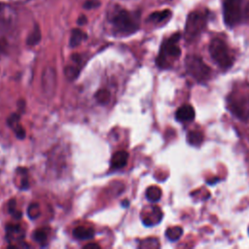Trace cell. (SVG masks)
Wrapping results in <instances>:
<instances>
[{"label": "cell", "mask_w": 249, "mask_h": 249, "mask_svg": "<svg viewBox=\"0 0 249 249\" xmlns=\"http://www.w3.org/2000/svg\"><path fill=\"white\" fill-rule=\"evenodd\" d=\"M183 233V229L179 226L170 227L165 231V235L170 241H176L178 240Z\"/></svg>", "instance_id": "20"}, {"label": "cell", "mask_w": 249, "mask_h": 249, "mask_svg": "<svg viewBox=\"0 0 249 249\" xmlns=\"http://www.w3.org/2000/svg\"><path fill=\"white\" fill-rule=\"evenodd\" d=\"M180 37H181L180 33H175L162 43L159 56L157 57V60H156L159 67L166 68L169 66V62H168L169 58L174 59L180 56L181 49L178 46Z\"/></svg>", "instance_id": "2"}, {"label": "cell", "mask_w": 249, "mask_h": 249, "mask_svg": "<svg viewBox=\"0 0 249 249\" xmlns=\"http://www.w3.org/2000/svg\"><path fill=\"white\" fill-rule=\"evenodd\" d=\"M8 124L11 128H16L18 125H19V115L18 114H12L8 119Z\"/></svg>", "instance_id": "27"}, {"label": "cell", "mask_w": 249, "mask_h": 249, "mask_svg": "<svg viewBox=\"0 0 249 249\" xmlns=\"http://www.w3.org/2000/svg\"><path fill=\"white\" fill-rule=\"evenodd\" d=\"M128 160V154L125 151H118L111 158V167L113 169H120L125 166Z\"/></svg>", "instance_id": "13"}, {"label": "cell", "mask_w": 249, "mask_h": 249, "mask_svg": "<svg viewBox=\"0 0 249 249\" xmlns=\"http://www.w3.org/2000/svg\"><path fill=\"white\" fill-rule=\"evenodd\" d=\"M13 16V10L9 6L0 4V31L12 23Z\"/></svg>", "instance_id": "12"}, {"label": "cell", "mask_w": 249, "mask_h": 249, "mask_svg": "<svg viewBox=\"0 0 249 249\" xmlns=\"http://www.w3.org/2000/svg\"><path fill=\"white\" fill-rule=\"evenodd\" d=\"M8 209H9V212H10L16 219H18V218L21 217V212L16 208V200H15V199L10 200Z\"/></svg>", "instance_id": "26"}, {"label": "cell", "mask_w": 249, "mask_h": 249, "mask_svg": "<svg viewBox=\"0 0 249 249\" xmlns=\"http://www.w3.org/2000/svg\"><path fill=\"white\" fill-rule=\"evenodd\" d=\"M23 231L19 225H8L6 228V238L8 242L12 243L15 240L21 239L23 237Z\"/></svg>", "instance_id": "14"}, {"label": "cell", "mask_w": 249, "mask_h": 249, "mask_svg": "<svg viewBox=\"0 0 249 249\" xmlns=\"http://www.w3.org/2000/svg\"><path fill=\"white\" fill-rule=\"evenodd\" d=\"M73 235L75 238L80 240H88L91 239L94 236V230L90 227L80 226L74 229Z\"/></svg>", "instance_id": "15"}, {"label": "cell", "mask_w": 249, "mask_h": 249, "mask_svg": "<svg viewBox=\"0 0 249 249\" xmlns=\"http://www.w3.org/2000/svg\"><path fill=\"white\" fill-rule=\"evenodd\" d=\"M207 21V14L202 11H194L189 14L185 25V38L191 42L195 40L204 29Z\"/></svg>", "instance_id": "4"}, {"label": "cell", "mask_w": 249, "mask_h": 249, "mask_svg": "<svg viewBox=\"0 0 249 249\" xmlns=\"http://www.w3.org/2000/svg\"><path fill=\"white\" fill-rule=\"evenodd\" d=\"M195 110L192 105L190 104H185L179 107L175 113V118L178 122L181 123H186V122H191L195 119Z\"/></svg>", "instance_id": "11"}, {"label": "cell", "mask_w": 249, "mask_h": 249, "mask_svg": "<svg viewBox=\"0 0 249 249\" xmlns=\"http://www.w3.org/2000/svg\"><path fill=\"white\" fill-rule=\"evenodd\" d=\"M40 40H41V31H40V28L36 25L34 26L33 30L29 33L26 43L29 46H34V45H37L40 42Z\"/></svg>", "instance_id": "21"}, {"label": "cell", "mask_w": 249, "mask_h": 249, "mask_svg": "<svg viewBox=\"0 0 249 249\" xmlns=\"http://www.w3.org/2000/svg\"><path fill=\"white\" fill-rule=\"evenodd\" d=\"M94 97L95 99L97 100L98 103L102 104V105H105L109 102L110 100V92L107 90V89H99L96 91V93L94 94Z\"/></svg>", "instance_id": "22"}, {"label": "cell", "mask_w": 249, "mask_h": 249, "mask_svg": "<svg viewBox=\"0 0 249 249\" xmlns=\"http://www.w3.org/2000/svg\"><path fill=\"white\" fill-rule=\"evenodd\" d=\"M82 57L75 54L72 56V60L70 63L64 68V74L68 80H75L80 73L82 67Z\"/></svg>", "instance_id": "9"}, {"label": "cell", "mask_w": 249, "mask_h": 249, "mask_svg": "<svg viewBox=\"0 0 249 249\" xmlns=\"http://www.w3.org/2000/svg\"><path fill=\"white\" fill-rule=\"evenodd\" d=\"M41 214V211H40V207H39V204L37 203H31L29 206H28V209H27V215L30 219H36L40 216Z\"/></svg>", "instance_id": "23"}, {"label": "cell", "mask_w": 249, "mask_h": 249, "mask_svg": "<svg viewBox=\"0 0 249 249\" xmlns=\"http://www.w3.org/2000/svg\"><path fill=\"white\" fill-rule=\"evenodd\" d=\"M108 20L113 30L121 35H130L139 28L137 14L129 12L118 5L114 6L108 14Z\"/></svg>", "instance_id": "1"}, {"label": "cell", "mask_w": 249, "mask_h": 249, "mask_svg": "<svg viewBox=\"0 0 249 249\" xmlns=\"http://www.w3.org/2000/svg\"><path fill=\"white\" fill-rule=\"evenodd\" d=\"M209 53L212 59L223 69H228L232 65L233 58L228 45L219 38H214L209 45Z\"/></svg>", "instance_id": "3"}, {"label": "cell", "mask_w": 249, "mask_h": 249, "mask_svg": "<svg viewBox=\"0 0 249 249\" xmlns=\"http://www.w3.org/2000/svg\"><path fill=\"white\" fill-rule=\"evenodd\" d=\"M248 232H249V228H248Z\"/></svg>", "instance_id": "32"}, {"label": "cell", "mask_w": 249, "mask_h": 249, "mask_svg": "<svg viewBox=\"0 0 249 249\" xmlns=\"http://www.w3.org/2000/svg\"><path fill=\"white\" fill-rule=\"evenodd\" d=\"M84 248H89V249H91V248H93V249H99V248H100V246H99L98 244H96V243H88V244H86V245L84 246Z\"/></svg>", "instance_id": "28"}, {"label": "cell", "mask_w": 249, "mask_h": 249, "mask_svg": "<svg viewBox=\"0 0 249 249\" xmlns=\"http://www.w3.org/2000/svg\"><path fill=\"white\" fill-rule=\"evenodd\" d=\"M123 205H124V206H127V205H128L127 200H124V201H123Z\"/></svg>", "instance_id": "31"}, {"label": "cell", "mask_w": 249, "mask_h": 249, "mask_svg": "<svg viewBox=\"0 0 249 249\" xmlns=\"http://www.w3.org/2000/svg\"><path fill=\"white\" fill-rule=\"evenodd\" d=\"M149 212H145L142 220H143V224L145 226H154L158 223L160 222L161 217H162V212L161 210L158 207V206H152Z\"/></svg>", "instance_id": "10"}, {"label": "cell", "mask_w": 249, "mask_h": 249, "mask_svg": "<svg viewBox=\"0 0 249 249\" xmlns=\"http://www.w3.org/2000/svg\"><path fill=\"white\" fill-rule=\"evenodd\" d=\"M47 237H48V232H47V231L44 230V229L37 230V231H35L34 233H33V238H34L37 242H39V243H41V244H43V243H45V242L47 241Z\"/></svg>", "instance_id": "24"}, {"label": "cell", "mask_w": 249, "mask_h": 249, "mask_svg": "<svg viewBox=\"0 0 249 249\" xmlns=\"http://www.w3.org/2000/svg\"><path fill=\"white\" fill-rule=\"evenodd\" d=\"M229 111L243 123H249V95L231 94L227 99Z\"/></svg>", "instance_id": "5"}, {"label": "cell", "mask_w": 249, "mask_h": 249, "mask_svg": "<svg viewBox=\"0 0 249 249\" xmlns=\"http://www.w3.org/2000/svg\"><path fill=\"white\" fill-rule=\"evenodd\" d=\"M203 133L198 130H190L187 135V141L192 146H199L203 141Z\"/></svg>", "instance_id": "18"}, {"label": "cell", "mask_w": 249, "mask_h": 249, "mask_svg": "<svg viewBox=\"0 0 249 249\" xmlns=\"http://www.w3.org/2000/svg\"><path fill=\"white\" fill-rule=\"evenodd\" d=\"M185 67L187 73L198 83L205 82L210 77L211 69L196 55H188L185 59Z\"/></svg>", "instance_id": "6"}, {"label": "cell", "mask_w": 249, "mask_h": 249, "mask_svg": "<svg viewBox=\"0 0 249 249\" xmlns=\"http://www.w3.org/2000/svg\"><path fill=\"white\" fill-rule=\"evenodd\" d=\"M87 39V34L81 29H73L70 36L69 44L71 47L79 46L84 40Z\"/></svg>", "instance_id": "17"}, {"label": "cell", "mask_w": 249, "mask_h": 249, "mask_svg": "<svg viewBox=\"0 0 249 249\" xmlns=\"http://www.w3.org/2000/svg\"><path fill=\"white\" fill-rule=\"evenodd\" d=\"M243 0H225L223 5L224 21L229 27L237 25L242 18Z\"/></svg>", "instance_id": "7"}, {"label": "cell", "mask_w": 249, "mask_h": 249, "mask_svg": "<svg viewBox=\"0 0 249 249\" xmlns=\"http://www.w3.org/2000/svg\"><path fill=\"white\" fill-rule=\"evenodd\" d=\"M87 22V18L85 17V16H82L80 18H79V20H78V23L79 24H85Z\"/></svg>", "instance_id": "29"}, {"label": "cell", "mask_w": 249, "mask_h": 249, "mask_svg": "<svg viewBox=\"0 0 249 249\" xmlns=\"http://www.w3.org/2000/svg\"><path fill=\"white\" fill-rule=\"evenodd\" d=\"M139 247L141 248H156L159 247V242L156 238H148L141 241Z\"/></svg>", "instance_id": "25"}, {"label": "cell", "mask_w": 249, "mask_h": 249, "mask_svg": "<svg viewBox=\"0 0 249 249\" xmlns=\"http://www.w3.org/2000/svg\"><path fill=\"white\" fill-rule=\"evenodd\" d=\"M146 197L151 202H157L161 197V190L158 186H151L146 190Z\"/></svg>", "instance_id": "19"}, {"label": "cell", "mask_w": 249, "mask_h": 249, "mask_svg": "<svg viewBox=\"0 0 249 249\" xmlns=\"http://www.w3.org/2000/svg\"><path fill=\"white\" fill-rule=\"evenodd\" d=\"M55 84H56V79H55L54 70L52 68H47L44 71L42 76V86H43L44 92L48 95L53 94L55 89Z\"/></svg>", "instance_id": "8"}, {"label": "cell", "mask_w": 249, "mask_h": 249, "mask_svg": "<svg viewBox=\"0 0 249 249\" xmlns=\"http://www.w3.org/2000/svg\"><path fill=\"white\" fill-rule=\"evenodd\" d=\"M12 2L14 3H19V4H23V3H26V2H29L31 0H11Z\"/></svg>", "instance_id": "30"}, {"label": "cell", "mask_w": 249, "mask_h": 249, "mask_svg": "<svg viewBox=\"0 0 249 249\" xmlns=\"http://www.w3.org/2000/svg\"><path fill=\"white\" fill-rule=\"evenodd\" d=\"M171 16V12L169 10H163L160 12H155L151 14L148 18L149 21H152L154 23H160L163 22L164 20L168 19Z\"/></svg>", "instance_id": "16"}]
</instances>
